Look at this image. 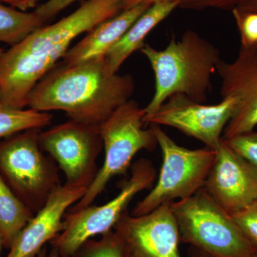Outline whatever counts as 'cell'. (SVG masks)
Returning <instances> with one entry per match:
<instances>
[{"instance_id":"6da1fadb","label":"cell","mask_w":257,"mask_h":257,"mask_svg":"<svg viewBox=\"0 0 257 257\" xmlns=\"http://www.w3.org/2000/svg\"><path fill=\"white\" fill-rule=\"evenodd\" d=\"M123 11L122 0H88L72 14L41 27L0 55V101L25 109L35 85L63 59L76 37Z\"/></svg>"},{"instance_id":"7a4b0ae2","label":"cell","mask_w":257,"mask_h":257,"mask_svg":"<svg viewBox=\"0 0 257 257\" xmlns=\"http://www.w3.org/2000/svg\"><path fill=\"white\" fill-rule=\"evenodd\" d=\"M134 88L133 77L111 72L105 57L74 65L62 62L33 88L28 107L63 111L71 120L99 125L130 100Z\"/></svg>"},{"instance_id":"3957f363","label":"cell","mask_w":257,"mask_h":257,"mask_svg":"<svg viewBox=\"0 0 257 257\" xmlns=\"http://www.w3.org/2000/svg\"><path fill=\"white\" fill-rule=\"evenodd\" d=\"M142 54L155 73V94L145 108V116L152 114L170 96L182 94L203 103L211 89V76L221 60L214 45L189 30L178 40L172 39L164 50L143 45Z\"/></svg>"},{"instance_id":"277c9868","label":"cell","mask_w":257,"mask_h":257,"mask_svg":"<svg viewBox=\"0 0 257 257\" xmlns=\"http://www.w3.org/2000/svg\"><path fill=\"white\" fill-rule=\"evenodd\" d=\"M180 241L213 257H250L257 253L230 214L204 189L171 202Z\"/></svg>"},{"instance_id":"5b68a950","label":"cell","mask_w":257,"mask_h":257,"mask_svg":"<svg viewBox=\"0 0 257 257\" xmlns=\"http://www.w3.org/2000/svg\"><path fill=\"white\" fill-rule=\"evenodd\" d=\"M145 108L128 100L99 124L104 149V161L82 199L69 208L75 211L92 205L111 179L124 175L134 157L141 150L151 152L158 143L152 126L144 128Z\"/></svg>"},{"instance_id":"8992f818","label":"cell","mask_w":257,"mask_h":257,"mask_svg":"<svg viewBox=\"0 0 257 257\" xmlns=\"http://www.w3.org/2000/svg\"><path fill=\"white\" fill-rule=\"evenodd\" d=\"M40 131L25 130L0 141V175L34 214L61 184L55 161L39 144Z\"/></svg>"},{"instance_id":"52a82bcc","label":"cell","mask_w":257,"mask_h":257,"mask_svg":"<svg viewBox=\"0 0 257 257\" xmlns=\"http://www.w3.org/2000/svg\"><path fill=\"white\" fill-rule=\"evenodd\" d=\"M151 126L162 151V168L155 187L134 208L133 216L146 214L167 203L194 195L204 187L215 160V150L179 146L160 126Z\"/></svg>"},{"instance_id":"ba28073f","label":"cell","mask_w":257,"mask_h":257,"mask_svg":"<svg viewBox=\"0 0 257 257\" xmlns=\"http://www.w3.org/2000/svg\"><path fill=\"white\" fill-rule=\"evenodd\" d=\"M156 177V170L152 162L146 159L139 160L132 167L130 178L109 202L66 213L63 229L50 241L52 248L62 257H73L88 240L111 231L134 198L150 189Z\"/></svg>"},{"instance_id":"9c48e42d","label":"cell","mask_w":257,"mask_h":257,"mask_svg":"<svg viewBox=\"0 0 257 257\" xmlns=\"http://www.w3.org/2000/svg\"><path fill=\"white\" fill-rule=\"evenodd\" d=\"M39 144L64 172L66 183L88 187L95 178L103 148L99 125L69 119L39 134Z\"/></svg>"},{"instance_id":"30bf717a","label":"cell","mask_w":257,"mask_h":257,"mask_svg":"<svg viewBox=\"0 0 257 257\" xmlns=\"http://www.w3.org/2000/svg\"><path fill=\"white\" fill-rule=\"evenodd\" d=\"M234 108L232 98H223L218 104L207 105L177 94L170 96L155 113L145 116V122L177 128L216 150Z\"/></svg>"},{"instance_id":"8fae6325","label":"cell","mask_w":257,"mask_h":257,"mask_svg":"<svg viewBox=\"0 0 257 257\" xmlns=\"http://www.w3.org/2000/svg\"><path fill=\"white\" fill-rule=\"evenodd\" d=\"M112 230L124 257H182L171 203L143 215L133 216L126 210Z\"/></svg>"},{"instance_id":"7c38bea8","label":"cell","mask_w":257,"mask_h":257,"mask_svg":"<svg viewBox=\"0 0 257 257\" xmlns=\"http://www.w3.org/2000/svg\"><path fill=\"white\" fill-rule=\"evenodd\" d=\"M216 71L221 79V95L235 100L234 112L223 139L252 131L257 126V46L240 47L233 62L219 60Z\"/></svg>"},{"instance_id":"4fadbf2b","label":"cell","mask_w":257,"mask_h":257,"mask_svg":"<svg viewBox=\"0 0 257 257\" xmlns=\"http://www.w3.org/2000/svg\"><path fill=\"white\" fill-rule=\"evenodd\" d=\"M203 189L232 214L257 200V170L222 139Z\"/></svg>"},{"instance_id":"5bb4252c","label":"cell","mask_w":257,"mask_h":257,"mask_svg":"<svg viewBox=\"0 0 257 257\" xmlns=\"http://www.w3.org/2000/svg\"><path fill=\"white\" fill-rule=\"evenodd\" d=\"M87 186L65 183L56 187L46 203L22 230L6 257H35L63 229L67 211L85 194Z\"/></svg>"},{"instance_id":"9a60e30c","label":"cell","mask_w":257,"mask_h":257,"mask_svg":"<svg viewBox=\"0 0 257 257\" xmlns=\"http://www.w3.org/2000/svg\"><path fill=\"white\" fill-rule=\"evenodd\" d=\"M150 6L148 4L137 5L96 25L87 32L84 39L69 49L62 62L67 65H74L105 57L111 47Z\"/></svg>"},{"instance_id":"2e32d148","label":"cell","mask_w":257,"mask_h":257,"mask_svg":"<svg viewBox=\"0 0 257 257\" xmlns=\"http://www.w3.org/2000/svg\"><path fill=\"white\" fill-rule=\"evenodd\" d=\"M180 4L181 2H167L152 5L106 54V62L111 72L117 73L124 61L145 45L144 40L149 33Z\"/></svg>"},{"instance_id":"e0dca14e","label":"cell","mask_w":257,"mask_h":257,"mask_svg":"<svg viewBox=\"0 0 257 257\" xmlns=\"http://www.w3.org/2000/svg\"><path fill=\"white\" fill-rule=\"evenodd\" d=\"M35 214L16 195L0 175V234L4 247L10 249Z\"/></svg>"},{"instance_id":"ac0fdd59","label":"cell","mask_w":257,"mask_h":257,"mask_svg":"<svg viewBox=\"0 0 257 257\" xmlns=\"http://www.w3.org/2000/svg\"><path fill=\"white\" fill-rule=\"evenodd\" d=\"M43 23L35 12L26 13L0 4V42L11 47L41 28Z\"/></svg>"},{"instance_id":"d6986e66","label":"cell","mask_w":257,"mask_h":257,"mask_svg":"<svg viewBox=\"0 0 257 257\" xmlns=\"http://www.w3.org/2000/svg\"><path fill=\"white\" fill-rule=\"evenodd\" d=\"M52 116L46 111L30 108L15 109L0 101V138H6L25 130L41 128L52 122Z\"/></svg>"},{"instance_id":"ffe728a7","label":"cell","mask_w":257,"mask_h":257,"mask_svg":"<svg viewBox=\"0 0 257 257\" xmlns=\"http://www.w3.org/2000/svg\"><path fill=\"white\" fill-rule=\"evenodd\" d=\"M73 257H124L119 240L113 230L99 240H88Z\"/></svg>"},{"instance_id":"44dd1931","label":"cell","mask_w":257,"mask_h":257,"mask_svg":"<svg viewBox=\"0 0 257 257\" xmlns=\"http://www.w3.org/2000/svg\"><path fill=\"white\" fill-rule=\"evenodd\" d=\"M223 140L231 150L242 157L257 170V132L252 130Z\"/></svg>"},{"instance_id":"7402d4cb","label":"cell","mask_w":257,"mask_h":257,"mask_svg":"<svg viewBox=\"0 0 257 257\" xmlns=\"http://www.w3.org/2000/svg\"><path fill=\"white\" fill-rule=\"evenodd\" d=\"M230 215L245 237L257 248V200Z\"/></svg>"},{"instance_id":"603a6c76","label":"cell","mask_w":257,"mask_h":257,"mask_svg":"<svg viewBox=\"0 0 257 257\" xmlns=\"http://www.w3.org/2000/svg\"><path fill=\"white\" fill-rule=\"evenodd\" d=\"M232 13L239 30L241 45L257 46V13L241 12L235 8Z\"/></svg>"},{"instance_id":"cb8c5ba5","label":"cell","mask_w":257,"mask_h":257,"mask_svg":"<svg viewBox=\"0 0 257 257\" xmlns=\"http://www.w3.org/2000/svg\"><path fill=\"white\" fill-rule=\"evenodd\" d=\"M239 0H182L179 8L182 9L202 10L208 8H234Z\"/></svg>"},{"instance_id":"d4e9b609","label":"cell","mask_w":257,"mask_h":257,"mask_svg":"<svg viewBox=\"0 0 257 257\" xmlns=\"http://www.w3.org/2000/svg\"><path fill=\"white\" fill-rule=\"evenodd\" d=\"M76 1L77 0H48L40 5L35 13L45 23Z\"/></svg>"},{"instance_id":"484cf974","label":"cell","mask_w":257,"mask_h":257,"mask_svg":"<svg viewBox=\"0 0 257 257\" xmlns=\"http://www.w3.org/2000/svg\"><path fill=\"white\" fill-rule=\"evenodd\" d=\"M11 5L22 12H26L29 9L35 8L39 0H0Z\"/></svg>"},{"instance_id":"4316f807","label":"cell","mask_w":257,"mask_h":257,"mask_svg":"<svg viewBox=\"0 0 257 257\" xmlns=\"http://www.w3.org/2000/svg\"><path fill=\"white\" fill-rule=\"evenodd\" d=\"M182 0H122L123 10L130 9L133 7L141 4L153 5L159 3H167V2H181Z\"/></svg>"},{"instance_id":"83f0119b","label":"cell","mask_w":257,"mask_h":257,"mask_svg":"<svg viewBox=\"0 0 257 257\" xmlns=\"http://www.w3.org/2000/svg\"><path fill=\"white\" fill-rule=\"evenodd\" d=\"M234 8L241 12L257 13V0H239Z\"/></svg>"},{"instance_id":"f1b7e54d","label":"cell","mask_w":257,"mask_h":257,"mask_svg":"<svg viewBox=\"0 0 257 257\" xmlns=\"http://www.w3.org/2000/svg\"><path fill=\"white\" fill-rule=\"evenodd\" d=\"M35 257H62L60 253L55 248H52V250L47 252V248L44 247Z\"/></svg>"},{"instance_id":"f546056e","label":"cell","mask_w":257,"mask_h":257,"mask_svg":"<svg viewBox=\"0 0 257 257\" xmlns=\"http://www.w3.org/2000/svg\"><path fill=\"white\" fill-rule=\"evenodd\" d=\"M3 247H4V245H3V238H2L1 234H0V253H1Z\"/></svg>"},{"instance_id":"4dcf8cb0","label":"cell","mask_w":257,"mask_h":257,"mask_svg":"<svg viewBox=\"0 0 257 257\" xmlns=\"http://www.w3.org/2000/svg\"><path fill=\"white\" fill-rule=\"evenodd\" d=\"M197 257H213L211 256H209V255L207 254V253H204L202 252V254L199 255V256H198Z\"/></svg>"},{"instance_id":"1f68e13d","label":"cell","mask_w":257,"mask_h":257,"mask_svg":"<svg viewBox=\"0 0 257 257\" xmlns=\"http://www.w3.org/2000/svg\"><path fill=\"white\" fill-rule=\"evenodd\" d=\"M3 51L4 50H3V49L0 48V55H1V54L3 53Z\"/></svg>"},{"instance_id":"d6a6232c","label":"cell","mask_w":257,"mask_h":257,"mask_svg":"<svg viewBox=\"0 0 257 257\" xmlns=\"http://www.w3.org/2000/svg\"><path fill=\"white\" fill-rule=\"evenodd\" d=\"M250 257H257V253H255V254H253V256H250Z\"/></svg>"}]
</instances>
